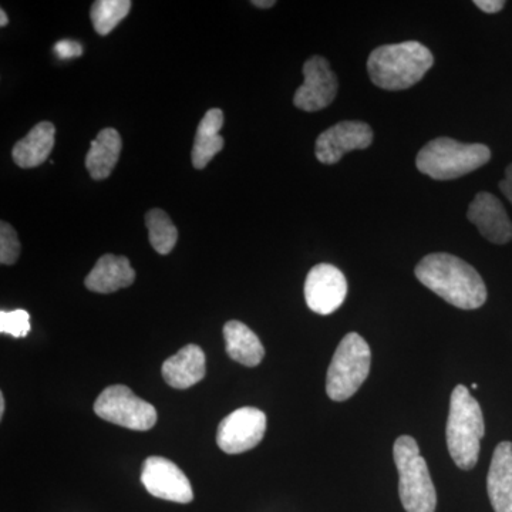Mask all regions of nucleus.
I'll return each instance as SVG.
<instances>
[{
    "label": "nucleus",
    "mask_w": 512,
    "mask_h": 512,
    "mask_svg": "<svg viewBox=\"0 0 512 512\" xmlns=\"http://www.w3.org/2000/svg\"><path fill=\"white\" fill-rule=\"evenodd\" d=\"M141 483L148 493L161 500L180 504L194 500L190 480L180 467L164 457L153 456L144 461Z\"/></svg>",
    "instance_id": "nucleus-10"
},
{
    "label": "nucleus",
    "mask_w": 512,
    "mask_h": 512,
    "mask_svg": "<svg viewBox=\"0 0 512 512\" xmlns=\"http://www.w3.org/2000/svg\"><path fill=\"white\" fill-rule=\"evenodd\" d=\"M8 23L9 18L8 15H6L5 10H0V26H2V28H5V26L8 25Z\"/></svg>",
    "instance_id": "nucleus-29"
},
{
    "label": "nucleus",
    "mask_w": 512,
    "mask_h": 512,
    "mask_svg": "<svg viewBox=\"0 0 512 512\" xmlns=\"http://www.w3.org/2000/svg\"><path fill=\"white\" fill-rule=\"evenodd\" d=\"M224 339L228 356L235 362L255 367L264 359L265 349L261 340L239 320H229L224 326Z\"/></svg>",
    "instance_id": "nucleus-20"
},
{
    "label": "nucleus",
    "mask_w": 512,
    "mask_h": 512,
    "mask_svg": "<svg viewBox=\"0 0 512 512\" xmlns=\"http://www.w3.org/2000/svg\"><path fill=\"white\" fill-rule=\"evenodd\" d=\"M474 5L477 6L478 9L483 10L485 13H498L500 10L504 9L505 2L504 0H476Z\"/></svg>",
    "instance_id": "nucleus-26"
},
{
    "label": "nucleus",
    "mask_w": 512,
    "mask_h": 512,
    "mask_svg": "<svg viewBox=\"0 0 512 512\" xmlns=\"http://www.w3.org/2000/svg\"><path fill=\"white\" fill-rule=\"evenodd\" d=\"M266 416L255 407H242L229 414L218 427L217 443L224 453L241 454L264 439Z\"/></svg>",
    "instance_id": "nucleus-8"
},
{
    "label": "nucleus",
    "mask_w": 512,
    "mask_h": 512,
    "mask_svg": "<svg viewBox=\"0 0 512 512\" xmlns=\"http://www.w3.org/2000/svg\"><path fill=\"white\" fill-rule=\"evenodd\" d=\"M148 238L151 247L160 255H168L178 241V231L167 212L154 208L146 215Z\"/></svg>",
    "instance_id": "nucleus-21"
},
{
    "label": "nucleus",
    "mask_w": 512,
    "mask_h": 512,
    "mask_svg": "<svg viewBox=\"0 0 512 512\" xmlns=\"http://www.w3.org/2000/svg\"><path fill=\"white\" fill-rule=\"evenodd\" d=\"M487 491L495 512H512V443L498 444L487 477Z\"/></svg>",
    "instance_id": "nucleus-14"
},
{
    "label": "nucleus",
    "mask_w": 512,
    "mask_h": 512,
    "mask_svg": "<svg viewBox=\"0 0 512 512\" xmlns=\"http://www.w3.org/2000/svg\"><path fill=\"white\" fill-rule=\"evenodd\" d=\"M348 295V281L336 266H313L306 276L305 299L309 309L318 315H330L338 311Z\"/></svg>",
    "instance_id": "nucleus-11"
},
{
    "label": "nucleus",
    "mask_w": 512,
    "mask_h": 512,
    "mask_svg": "<svg viewBox=\"0 0 512 512\" xmlns=\"http://www.w3.org/2000/svg\"><path fill=\"white\" fill-rule=\"evenodd\" d=\"M467 218L493 244H508L512 239V222L507 211L501 201L490 192H478L468 207Z\"/></svg>",
    "instance_id": "nucleus-13"
},
{
    "label": "nucleus",
    "mask_w": 512,
    "mask_h": 512,
    "mask_svg": "<svg viewBox=\"0 0 512 512\" xmlns=\"http://www.w3.org/2000/svg\"><path fill=\"white\" fill-rule=\"evenodd\" d=\"M94 412L100 419L130 430L147 431L157 423L156 407L144 402L123 384L103 390L94 403Z\"/></svg>",
    "instance_id": "nucleus-7"
},
{
    "label": "nucleus",
    "mask_w": 512,
    "mask_h": 512,
    "mask_svg": "<svg viewBox=\"0 0 512 512\" xmlns=\"http://www.w3.org/2000/svg\"><path fill=\"white\" fill-rule=\"evenodd\" d=\"M500 190L512 204V164L508 165L507 170H505V177L500 183Z\"/></svg>",
    "instance_id": "nucleus-27"
},
{
    "label": "nucleus",
    "mask_w": 512,
    "mask_h": 512,
    "mask_svg": "<svg viewBox=\"0 0 512 512\" xmlns=\"http://www.w3.org/2000/svg\"><path fill=\"white\" fill-rule=\"evenodd\" d=\"M136 281V272L126 256L103 255L84 279L89 291L113 293L131 286Z\"/></svg>",
    "instance_id": "nucleus-15"
},
{
    "label": "nucleus",
    "mask_w": 512,
    "mask_h": 512,
    "mask_svg": "<svg viewBox=\"0 0 512 512\" xmlns=\"http://www.w3.org/2000/svg\"><path fill=\"white\" fill-rule=\"evenodd\" d=\"M123 141L119 131L104 128L97 134L86 156V168L93 180L103 181L109 178L119 161Z\"/></svg>",
    "instance_id": "nucleus-19"
},
{
    "label": "nucleus",
    "mask_w": 512,
    "mask_h": 512,
    "mask_svg": "<svg viewBox=\"0 0 512 512\" xmlns=\"http://www.w3.org/2000/svg\"><path fill=\"white\" fill-rule=\"evenodd\" d=\"M448 453L461 470L476 467L485 434L483 410L466 386L458 384L451 393L447 420Z\"/></svg>",
    "instance_id": "nucleus-3"
},
{
    "label": "nucleus",
    "mask_w": 512,
    "mask_h": 512,
    "mask_svg": "<svg viewBox=\"0 0 512 512\" xmlns=\"http://www.w3.org/2000/svg\"><path fill=\"white\" fill-rule=\"evenodd\" d=\"M133 3L130 0H97L90 10L94 30L100 36H107L123 22Z\"/></svg>",
    "instance_id": "nucleus-22"
},
{
    "label": "nucleus",
    "mask_w": 512,
    "mask_h": 512,
    "mask_svg": "<svg viewBox=\"0 0 512 512\" xmlns=\"http://www.w3.org/2000/svg\"><path fill=\"white\" fill-rule=\"evenodd\" d=\"M5 396H3V393H0V417H3V414H5Z\"/></svg>",
    "instance_id": "nucleus-30"
},
{
    "label": "nucleus",
    "mask_w": 512,
    "mask_h": 512,
    "mask_svg": "<svg viewBox=\"0 0 512 512\" xmlns=\"http://www.w3.org/2000/svg\"><path fill=\"white\" fill-rule=\"evenodd\" d=\"M252 5L259 9H269L276 5L275 0H254Z\"/></svg>",
    "instance_id": "nucleus-28"
},
{
    "label": "nucleus",
    "mask_w": 512,
    "mask_h": 512,
    "mask_svg": "<svg viewBox=\"0 0 512 512\" xmlns=\"http://www.w3.org/2000/svg\"><path fill=\"white\" fill-rule=\"evenodd\" d=\"M491 160L484 144H466L453 138L431 140L417 154V170L433 180H456L483 167Z\"/></svg>",
    "instance_id": "nucleus-4"
},
{
    "label": "nucleus",
    "mask_w": 512,
    "mask_h": 512,
    "mask_svg": "<svg viewBox=\"0 0 512 512\" xmlns=\"http://www.w3.org/2000/svg\"><path fill=\"white\" fill-rule=\"evenodd\" d=\"M372 365V352L362 336L349 333L339 343L326 377V393L335 402H345L365 383Z\"/></svg>",
    "instance_id": "nucleus-6"
},
{
    "label": "nucleus",
    "mask_w": 512,
    "mask_h": 512,
    "mask_svg": "<svg viewBox=\"0 0 512 512\" xmlns=\"http://www.w3.org/2000/svg\"><path fill=\"white\" fill-rule=\"evenodd\" d=\"M434 57L419 42L377 47L367 60V72L375 86L390 92L410 89L433 67Z\"/></svg>",
    "instance_id": "nucleus-2"
},
{
    "label": "nucleus",
    "mask_w": 512,
    "mask_h": 512,
    "mask_svg": "<svg viewBox=\"0 0 512 512\" xmlns=\"http://www.w3.org/2000/svg\"><path fill=\"white\" fill-rule=\"evenodd\" d=\"M53 52L59 57V59L67 60L74 59V57H80L83 55V46L80 45L76 40H59L55 46H53Z\"/></svg>",
    "instance_id": "nucleus-25"
},
{
    "label": "nucleus",
    "mask_w": 512,
    "mask_h": 512,
    "mask_svg": "<svg viewBox=\"0 0 512 512\" xmlns=\"http://www.w3.org/2000/svg\"><path fill=\"white\" fill-rule=\"evenodd\" d=\"M471 387H473V389L476 390V389H478V384L473 383V386H471Z\"/></svg>",
    "instance_id": "nucleus-31"
},
{
    "label": "nucleus",
    "mask_w": 512,
    "mask_h": 512,
    "mask_svg": "<svg viewBox=\"0 0 512 512\" xmlns=\"http://www.w3.org/2000/svg\"><path fill=\"white\" fill-rule=\"evenodd\" d=\"M224 127V113L220 109H211L202 117L197 128L194 147L191 151L192 165L197 170H204L225 146L220 131Z\"/></svg>",
    "instance_id": "nucleus-18"
},
{
    "label": "nucleus",
    "mask_w": 512,
    "mask_h": 512,
    "mask_svg": "<svg viewBox=\"0 0 512 512\" xmlns=\"http://www.w3.org/2000/svg\"><path fill=\"white\" fill-rule=\"evenodd\" d=\"M20 255L18 232L8 222L0 224V262L2 265H13Z\"/></svg>",
    "instance_id": "nucleus-24"
},
{
    "label": "nucleus",
    "mask_w": 512,
    "mask_h": 512,
    "mask_svg": "<svg viewBox=\"0 0 512 512\" xmlns=\"http://www.w3.org/2000/svg\"><path fill=\"white\" fill-rule=\"evenodd\" d=\"M303 84L293 96V104L299 110L319 111L326 109L338 94V77L333 73L325 57L313 56L303 64Z\"/></svg>",
    "instance_id": "nucleus-9"
},
{
    "label": "nucleus",
    "mask_w": 512,
    "mask_h": 512,
    "mask_svg": "<svg viewBox=\"0 0 512 512\" xmlns=\"http://www.w3.org/2000/svg\"><path fill=\"white\" fill-rule=\"evenodd\" d=\"M56 127L42 121L29 131L28 136L13 147V161L20 168H36L45 163L55 148Z\"/></svg>",
    "instance_id": "nucleus-17"
},
{
    "label": "nucleus",
    "mask_w": 512,
    "mask_h": 512,
    "mask_svg": "<svg viewBox=\"0 0 512 512\" xmlns=\"http://www.w3.org/2000/svg\"><path fill=\"white\" fill-rule=\"evenodd\" d=\"M394 463L399 471V494L407 512H434L437 493L429 467L421 457L419 444L410 436H402L393 447Z\"/></svg>",
    "instance_id": "nucleus-5"
},
{
    "label": "nucleus",
    "mask_w": 512,
    "mask_h": 512,
    "mask_svg": "<svg viewBox=\"0 0 512 512\" xmlns=\"http://www.w3.org/2000/svg\"><path fill=\"white\" fill-rule=\"evenodd\" d=\"M414 274L430 291L464 311L481 308L487 301L483 278L458 256L443 252L424 256Z\"/></svg>",
    "instance_id": "nucleus-1"
},
{
    "label": "nucleus",
    "mask_w": 512,
    "mask_h": 512,
    "mask_svg": "<svg viewBox=\"0 0 512 512\" xmlns=\"http://www.w3.org/2000/svg\"><path fill=\"white\" fill-rule=\"evenodd\" d=\"M207 373L204 350L197 345H188L177 355L168 357L163 365V377L174 389H188L200 383Z\"/></svg>",
    "instance_id": "nucleus-16"
},
{
    "label": "nucleus",
    "mask_w": 512,
    "mask_h": 512,
    "mask_svg": "<svg viewBox=\"0 0 512 512\" xmlns=\"http://www.w3.org/2000/svg\"><path fill=\"white\" fill-rule=\"evenodd\" d=\"M372 127L363 121H340L323 131L316 140V158L322 164L339 163L345 154L353 150H365L372 146Z\"/></svg>",
    "instance_id": "nucleus-12"
},
{
    "label": "nucleus",
    "mask_w": 512,
    "mask_h": 512,
    "mask_svg": "<svg viewBox=\"0 0 512 512\" xmlns=\"http://www.w3.org/2000/svg\"><path fill=\"white\" fill-rule=\"evenodd\" d=\"M0 332L16 339L26 338L30 332V315L23 309L0 312Z\"/></svg>",
    "instance_id": "nucleus-23"
}]
</instances>
